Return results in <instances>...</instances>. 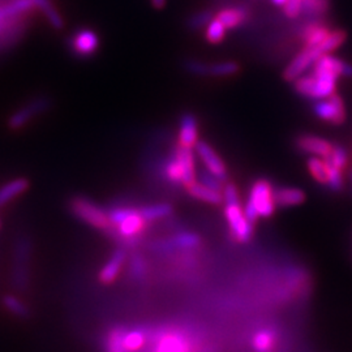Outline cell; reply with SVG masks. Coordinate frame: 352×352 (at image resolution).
Listing matches in <instances>:
<instances>
[{
	"instance_id": "obj_24",
	"label": "cell",
	"mask_w": 352,
	"mask_h": 352,
	"mask_svg": "<svg viewBox=\"0 0 352 352\" xmlns=\"http://www.w3.org/2000/svg\"><path fill=\"white\" fill-rule=\"evenodd\" d=\"M316 78L312 74L307 76H299L296 80H294V89L295 91L304 98L316 100Z\"/></svg>"
},
{
	"instance_id": "obj_2",
	"label": "cell",
	"mask_w": 352,
	"mask_h": 352,
	"mask_svg": "<svg viewBox=\"0 0 352 352\" xmlns=\"http://www.w3.org/2000/svg\"><path fill=\"white\" fill-rule=\"evenodd\" d=\"M69 209L76 218L93 228L101 230L103 232H107V230L110 228V219L107 212L84 196L74 197L69 201Z\"/></svg>"
},
{
	"instance_id": "obj_14",
	"label": "cell",
	"mask_w": 352,
	"mask_h": 352,
	"mask_svg": "<svg viewBox=\"0 0 352 352\" xmlns=\"http://www.w3.org/2000/svg\"><path fill=\"white\" fill-rule=\"evenodd\" d=\"M176 157L180 164L182 171V186L184 188H188L192 184L196 183V164H195V157L190 149L182 148L177 145L175 149Z\"/></svg>"
},
{
	"instance_id": "obj_36",
	"label": "cell",
	"mask_w": 352,
	"mask_h": 352,
	"mask_svg": "<svg viewBox=\"0 0 352 352\" xmlns=\"http://www.w3.org/2000/svg\"><path fill=\"white\" fill-rule=\"evenodd\" d=\"M302 0H287L285 7V14L289 19H295L302 13Z\"/></svg>"
},
{
	"instance_id": "obj_6",
	"label": "cell",
	"mask_w": 352,
	"mask_h": 352,
	"mask_svg": "<svg viewBox=\"0 0 352 352\" xmlns=\"http://www.w3.org/2000/svg\"><path fill=\"white\" fill-rule=\"evenodd\" d=\"M322 56V54L318 50V47H304L294 59L292 62L286 67L283 71V78L286 81H294L299 76L302 75L304 71H307L316 60Z\"/></svg>"
},
{
	"instance_id": "obj_34",
	"label": "cell",
	"mask_w": 352,
	"mask_h": 352,
	"mask_svg": "<svg viewBox=\"0 0 352 352\" xmlns=\"http://www.w3.org/2000/svg\"><path fill=\"white\" fill-rule=\"evenodd\" d=\"M3 302H4V307L13 314V315L16 316H26L28 315V308H26L25 304L21 302L20 299H17L16 296H12V295H8V296H6L4 299H3Z\"/></svg>"
},
{
	"instance_id": "obj_41",
	"label": "cell",
	"mask_w": 352,
	"mask_h": 352,
	"mask_svg": "<svg viewBox=\"0 0 352 352\" xmlns=\"http://www.w3.org/2000/svg\"><path fill=\"white\" fill-rule=\"evenodd\" d=\"M0 227H1V223H0Z\"/></svg>"
},
{
	"instance_id": "obj_28",
	"label": "cell",
	"mask_w": 352,
	"mask_h": 352,
	"mask_svg": "<svg viewBox=\"0 0 352 352\" xmlns=\"http://www.w3.org/2000/svg\"><path fill=\"white\" fill-rule=\"evenodd\" d=\"M225 36H226L225 25L217 17L210 20V23L208 24V28H206V32H205L206 41L212 45H218L225 39Z\"/></svg>"
},
{
	"instance_id": "obj_15",
	"label": "cell",
	"mask_w": 352,
	"mask_h": 352,
	"mask_svg": "<svg viewBox=\"0 0 352 352\" xmlns=\"http://www.w3.org/2000/svg\"><path fill=\"white\" fill-rule=\"evenodd\" d=\"M250 16V11L245 7H226L217 13V19L226 29H235L244 24Z\"/></svg>"
},
{
	"instance_id": "obj_11",
	"label": "cell",
	"mask_w": 352,
	"mask_h": 352,
	"mask_svg": "<svg viewBox=\"0 0 352 352\" xmlns=\"http://www.w3.org/2000/svg\"><path fill=\"white\" fill-rule=\"evenodd\" d=\"M126 260V251L124 248H118L113 252L110 258L106 261L98 273V280L102 285H111L120 276Z\"/></svg>"
},
{
	"instance_id": "obj_5",
	"label": "cell",
	"mask_w": 352,
	"mask_h": 352,
	"mask_svg": "<svg viewBox=\"0 0 352 352\" xmlns=\"http://www.w3.org/2000/svg\"><path fill=\"white\" fill-rule=\"evenodd\" d=\"M314 113L318 119L333 126H340L346 120L344 102L337 93H333L330 97H327V101L316 102Z\"/></svg>"
},
{
	"instance_id": "obj_22",
	"label": "cell",
	"mask_w": 352,
	"mask_h": 352,
	"mask_svg": "<svg viewBox=\"0 0 352 352\" xmlns=\"http://www.w3.org/2000/svg\"><path fill=\"white\" fill-rule=\"evenodd\" d=\"M187 190L193 199H197V200H201V201L208 202L212 205H219L223 201V196L221 192L208 188V187L202 186L201 183L192 184L187 188Z\"/></svg>"
},
{
	"instance_id": "obj_38",
	"label": "cell",
	"mask_w": 352,
	"mask_h": 352,
	"mask_svg": "<svg viewBox=\"0 0 352 352\" xmlns=\"http://www.w3.org/2000/svg\"><path fill=\"white\" fill-rule=\"evenodd\" d=\"M186 67L193 75L208 76V64L206 63H201L197 60H189Z\"/></svg>"
},
{
	"instance_id": "obj_1",
	"label": "cell",
	"mask_w": 352,
	"mask_h": 352,
	"mask_svg": "<svg viewBox=\"0 0 352 352\" xmlns=\"http://www.w3.org/2000/svg\"><path fill=\"white\" fill-rule=\"evenodd\" d=\"M110 219V228L106 234L126 247H132L139 236L146 230L148 221L140 214L139 209L132 206H113L107 212Z\"/></svg>"
},
{
	"instance_id": "obj_12",
	"label": "cell",
	"mask_w": 352,
	"mask_h": 352,
	"mask_svg": "<svg viewBox=\"0 0 352 352\" xmlns=\"http://www.w3.org/2000/svg\"><path fill=\"white\" fill-rule=\"evenodd\" d=\"M279 333L272 325L260 327L252 336L251 347L253 352H273L277 349Z\"/></svg>"
},
{
	"instance_id": "obj_33",
	"label": "cell",
	"mask_w": 352,
	"mask_h": 352,
	"mask_svg": "<svg viewBox=\"0 0 352 352\" xmlns=\"http://www.w3.org/2000/svg\"><path fill=\"white\" fill-rule=\"evenodd\" d=\"M199 180L201 183L202 186L208 187V188L214 189V190H218V192H222L223 190V186H222V180L218 179L217 176L213 175L209 170H200L199 171Z\"/></svg>"
},
{
	"instance_id": "obj_23",
	"label": "cell",
	"mask_w": 352,
	"mask_h": 352,
	"mask_svg": "<svg viewBox=\"0 0 352 352\" xmlns=\"http://www.w3.org/2000/svg\"><path fill=\"white\" fill-rule=\"evenodd\" d=\"M139 212L148 222L162 219L173 213V208L168 204H154L139 208Z\"/></svg>"
},
{
	"instance_id": "obj_8",
	"label": "cell",
	"mask_w": 352,
	"mask_h": 352,
	"mask_svg": "<svg viewBox=\"0 0 352 352\" xmlns=\"http://www.w3.org/2000/svg\"><path fill=\"white\" fill-rule=\"evenodd\" d=\"M71 47H72V52L77 56L88 58L94 55L98 50L100 38L96 32L90 29H81L74 34L71 41Z\"/></svg>"
},
{
	"instance_id": "obj_29",
	"label": "cell",
	"mask_w": 352,
	"mask_h": 352,
	"mask_svg": "<svg viewBox=\"0 0 352 352\" xmlns=\"http://www.w3.org/2000/svg\"><path fill=\"white\" fill-rule=\"evenodd\" d=\"M239 71L240 65L236 62L208 64V75L217 76V77L236 75Z\"/></svg>"
},
{
	"instance_id": "obj_30",
	"label": "cell",
	"mask_w": 352,
	"mask_h": 352,
	"mask_svg": "<svg viewBox=\"0 0 352 352\" xmlns=\"http://www.w3.org/2000/svg\"><path fill=\"white\" fill-rule=\"evenodd\" d=\"M327 164V184L329 188L334 192H340L343 189V171L336 167L329 160H324Z\"/></svg>"
},
{
	"instance_id": "obj_13",
	"label": "cell",
	"mask_w": 352,
	"mask_h": 352,
	"mask_svg": "<svg viewBox=\"0 0 352 352\" xmlns=\"http://www.w3.org/2000/svg\"><path fill=\"white\" fill-rule=\"evenodd\" d=\"M199 142V122L193 113H186L180 119L179 146L192 149Z\"/></svg>"
},
{
	"instance_id": "obj_35",
	"label": "cell",
	"mask_w": 352,
	"mask_h": 352,
	"mask_svg": "<svg viewBox=\"0 0 352 352\" xmlns=\"http://www.w3.org/2000/svg\"><path fill=\"white\" fill-rule=\"evenodd\" d=\"M129 274L135 280H141L146 276V265L141 256L132 257L129 265Z\"/></svg>"
},
{
	"instance_id": "obj_10",
	"label": "cell",
	"mask_w": 352,
	"mask_h": 352,
	"mask_svg": "<svg viewBox=\"0 0 352 352\" xmlns=\"http://www.w3.org/2000/svg\"><path fill=\"white\" fill-rule=\"evenodd\" d=\"M49 106H50V102L47 101L46 98H38V100L28 103L26 106L17 110L10 118L8 126L11 129H20L21 126H26L34 116L43 113Z\"/></svg>"
},
{
	"instance_id": "obj_16",
	"label": "cell",
	"mask_w": 352,
	"mask_h": 352,
	"mask_svg": "<svg viewBox=\"0 0 352 352\" xmlns=\"http://www.w3.org/2000/svg\"><path fill=\"white\" fill-rule=\"evenodd\" d=\"M330 29L321 23H311L302 28L300 39L305 47L318 46L329 36Z\"/></svg>"
},
{
	"instance_id": "obj_17",
	"label": "cell",
	"mask_w": 352,
	"mask_h": 352,
	"mask_svg": "<svg viewBox=\"0 0 352 352\" xmlns=\"http://www.w3.org/2000/svg\"><path fill=\"white\" fill-rule=\"evenodd\" d=\"M305 200V193L302 189L292 187H280L274 189V202L279 208H291L300 205Z\"/></svg>"
},
{
	"instance_id": "obj_25",
	"label": "cell",
	"mask_w": 352,
	"mask_h": 352,
	"mask_svg": "<svg viewBox=\"0 0 352 352\" xmlns=\"http://www.w3.org/2000/svg\"><path fill=\"white\" fill-rule=\"evenodd\" d=\"M346 38H347L346 32L342 30V29H337V30L330 32L329 36L324 39V42H321L317 47H318V50H320L322 55H327V54H330V52L337 50L340 45H343Z\"/></svg>"
},
{
	"instance_id": "obj_9",
	"label": "cell",
	"mask_w": 352,
	"mask_h": 352,
	"mask_svg": "<svg viewBox=\"0 0 352 352\" xmlns=\"http://www.w3.org/2000/svg\"><path fill=\"white\" fill-rule=\"evenodd\" d=\"M295 146L302 153L318 155L322 158H327V155H330L333 149V144L330 141L308 133H302L298 136L295 139Z\"/></svg>"
},
{
	"instance_id": "obj_31",
	"label": "cell",
	"mask_w": 352,
	"mask_h": 352,
	"mask_svg": "<svg viewBox=\"0 0 352 352\" xmlns=\"http://www.w3.org/2000/svg\"><path fill=\"white\" fill-rule=\"evenodd\" d=\"M325 160H329L336 167H338L343 171L349 164V154L343 145H340L338 142H334L330 155H327Z\"/></svg>"
},
{
	"instance_id": "obj_27",
	"label": "cell",
	"mask_w": 352,
	"mask_h": 352,
	"mask_svg": "<svg viewBox=\"0 0 352 352\" xmlns=\"http://www.w3.org/2000/svg\"><path fill=\"white\" fill-rule=\"evenodd\" d=\"M308 170L311 173V175L314 176L317 183L327 186V171L325 161H322L318 157H311L307 162Z\"/></svg>"
},
{
	"instance_id": "obj_37",
	"label": "cell",
	"mask_w": 352,
	"mask_h": 352,
	"mask_svg": "<svg viewBox=\"0 0 352 352\" xmlns=\"http://www.w3.org/2000/svg\"><path fill=\"white\" fill-rule=\"evenodd\" d=\"M212 20V13L209 11H205V12H200L199 14H195L190 20H189V26L193 28V29H197V28H201V26L208 25Z\"/></svg>"
},
{
	"instance_id": "obj_7",
	"label": "cell",
	"mask_w": 352,
	"mask_h": 352,
	"mask_svg": "<svg viewBox=\"0 0 352 352\" xmlns=\"http://www.w3.org/2000/svg\"><path fill=\"white\" fill-rule=\"evenodd\" d=\"M195 148H196L199 157L201 158L202 162L205 164L206 170H209L213 175L221 179L222 182H226L228 179L226 164L222 161V158L215 153L213 148L205 141H199Z\"/></svg>"
},
{
	"instance_id": "obj_21",
	"label": "cell",
	"mask_w": 352,
	"mask_h": 352,
	"mask_svg": "<svg viewBox=\"0 0 352 352\" xmlns=\"http://www.w3.org/2000/svg\"><path fill=\"white\" fill-rule=\"evenodd\" d=\"M151 330L146 327H138L126 331V338H124V344H126V351L139 352L144 350L146 346L148 340H149Z\"/></svg>"
},
{
	"instance_id": "obj_3",
	"label": "cell",
	"mask_w": 352,
	"mask_h": 352,
	"mask_svg": "<svg viewBox=\"0 0 352 352\" xmlns=\"http://www.w3.org/2000/svg\"><path fill=\"white\" fill-rule=\"evenodd\" d=\"M226 202L225 217H226L230 236L236 243H248L253 236V223H251L244 212L241 210L240 200Z\"/></svg>"
},
{
	"instance_id": "obj_26",
	"label": "cell",
	"mask_w": 352,
	"mask_h": 352,
	"mask_svg": "<svg viewBox=\"0 0 352 352\" xmlns=\"http://www.w3.org/2000/svg\"><path fill=\"white\" fill-rule=\"evenodd\" d=\"M164 175L168 183H171L174 186L182 184V171H180V164L177 161L175 151L170 154V157L167 158V161L164 164Z\"/></svg>"
},
{
	"instance_id": "obj_32",
	"label": "cell",
	"mask_w": 352,
	"mask_h": 352,
	"mask_svg": "<svg viewBox=\"0 0 352 352\" xmlns=\"http://www.w3.org/2000/svg\"><path fill=\"white\" fill-rule=\"evenodd\" d=\"M329 8L327 0H302V12L307 14H322Z\"/></svg>"
},
{
	"instance_id": "obj_39",
	"label": "cell",
	"mask_w": 352,
	"mask_h": 352,
	"mask_svg": "<svg viewBox=\"0 0 352 352\" xmlns=\"http://www.w3.org/2000/svg\"><path fill=\"white\" fill-rule=\"evenodd\" d=\"M151 3L154 6V8H162V7H164L166 0H151Z\"/></svg>"
},
{
	"instance_id": "obj_40",
	"label": "cell",
	"mask_w": 352,
	"mask_h": 352,
	"mask_svg": "<svg viewBox=\"0 0 352 352\" xmlns=\"http://www.w3.org/2000/svg\"><path fill=\"white\" fill-rule=\"evenodd\" d=\"M276 6H285L287 3V0H272Z\"/></svg>"
},
{
	"instance_id": "obj_4",
	"label": "cell",
	"mask_w": 352,
	"mask_h": 352,
	"mask_svg": "<svg viewBox=\"0 0 352 352\" xmlns=\"http://www.w3.org/2000/svg\"><path fill=\"white\" fill-rule=\"evenodd\" d=\"M248 202L256 209L258 217L269 218L276 212L274 189L267 179H257L253 182Z\"/></svg>"
},
{
	"instance_id": "obj_19",
	"label": "cell",
	"mask_w": 352,
	"mask_h": 352,
	"mask_svg": "<svg viewBox=\"0 0 352 352\" xmlns=\"http://www.w3.org/2000/svg\"><path fill=\"white\" fill-rule=\"evenodd\" d=\"M126 331L128 327L124 325L110 327L104 337V352H128L124 344Z\"/></svg>"
},
{
	"instance_id": "obj_20",
	"label": "cell",
	"mask_w": 352,
	"mask_h": 352,
	"mask_svg": "<svg viewBox=\"0 0 352 352\" xmlns=\"http://www.w3.org/2000/svg\"><path fill=\"white\" fill-rule=\"evenodd\" d=\"M200 244V238L196 234L184 232L179 234L174 238L162 243L161 250L162 251H175V250H193Z\"/></svg>"
},
{
	"instance_id": "obj_18",
	"label": "cell",
	"mask_w": 352,
	"mask_h": 352,
	"mask_svg": "<svg viewBox=\"0 0 352 352\" xmlns=\"http://www.w3.org/2000/svg\"><path fill=\"white\" fill-rule=\"evenodd\" d=\"M28 189H29V182L25 177H19L12 182L6 183L3 187H0V208L14 199L20 197Z\"/></svg>"
}]
</instances>
